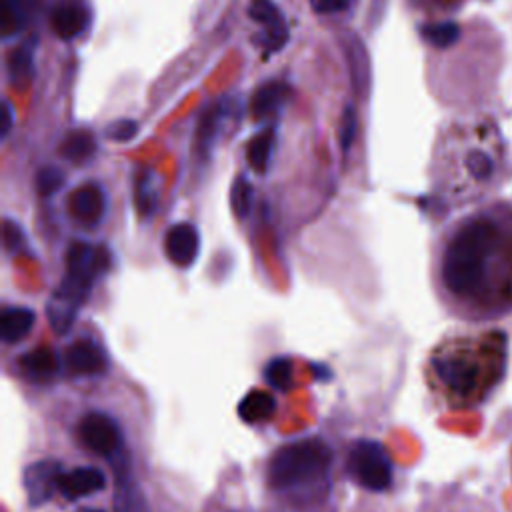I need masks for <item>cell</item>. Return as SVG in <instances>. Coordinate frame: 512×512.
I'll use <instances>...</instances> for the list:
<instances>
[{"label":"cell","mask_w":512,"mask_h":512,"mask_svg":"<svg viewBox=\"0 0 512 512\" xmlns=\"http://www.w3.org/2000/svg\"><path fill=\"white\" fill-rule=\"evenodd\" d=\"M512 280V216L480 212L464 220L442 254V282L460 298H476Z\"/></svg>","instance_id":"1"},{"label":"cell","mask_w":512,"mask_h":512,"mask_svg":"<svg viewBox=\"0 0 512 512\" xmlns=\"http://www.w3.org/2000/svg\"><path fill=\"white\" fill-rule=\"evenodd\" d=\"M108 268V252L88 244H72L66 256V274L46 304V314L58 334L74 324L80 306L86 302L94 280Z\"/></svg>","instance_id":"2"},{"label":"cell","mask_w":512,"mask_h":512,"mask_svg":"<svg viewBox=\"0 0 512 512\" xmlns=\"http://www.w3.org/2000/svg\"><path fill=\"white\" fill-rule=\"evenodd\" d=\"M332 462L328 444L320 438H302L284 444L270 460L268 484L274 490H298L326 478Z\"/></svg>","instance_id":"3"},{"label":"cell","mask_w":512,"mask_h":512,"mask_svg":"<svg viewBox=\"0 0 512 512\" xmlns=\"http://www.w3.org/2000/svg\"><path fill=\"white\" fill-rule=\"evenodd\" d=\"M502 342H504V336L496 332L486 338V346L482 354L472 348L448 350L434 360L436 374L446 384V388L452 390L454 394L470 396L478 390L480 380L486 374L484 366H488V352H492Z\"/></svg>","instance_id":"4"},{"label":"cell","mask_w":512,"mask_h":512,"mask_svg":"<svg viewBox=\"0 0 512 512\" xmlns=\"http://www.w3.org/2000/svg\"><path fill=\"white\" fill-rule=\"evenodd\" d=\"M348 470L366 490L382 492L392 482V462L380 442L360 440L350 448Z\"/></svg>","instance_id":"5"},{"label":"cell","mask_w":512,"mask_h":512,"mask_svg":"<svg viewBox=\"0 0 512 512\" xmlns=\"http://www.w3.org/2000/svg\"><path fill=\"white\" fill-rule=\"evenodd\" d=\"M80 440L100 456H114L122 446V434L116 420L102 412H90L80 420Z\"/></svg>","instance_id":"6"},{"label":"cell","mask_w":512,"mask_h":512,"mask_svg":"<svg viewBox=\"0 0 512 512\" xmlns=\"http://www.w3.org/2000/svg\"><path fill=\"white\" fill-rule=\"evenodd\" d=\"M64 366L72 376H98L106 372V352L90 338L72 342L64 352Z\"/></svg>","instance_id":"7"},{"label":"cell","mask_w":512,"mask_h":512,"mask_svg":"<svg viewBox=\"0 0 512 512\" xmlns=\"http://www.w3.org/2000/svg\"><path fill=\"white\" fill-rule=\"evenodd\" d=\"M62 468L56 460H40L26 468L24 472V488L28 494V502L32 506L46 504L54 490H58Z\"/></svg>","instance_id":"8"},{"label":"cell","mask_w":512,"mask_h":512,"mask_svg":"<svg viewBox=\"0 0 512 512\" xmlns=\"http://www.w3.org/2000/svg\"><path fill=\"white\" fill-rule=\"evenodd\" d=\"M198 248H200V238H198V230L192 224L180 222L170 226L164 240V250L170 262H174L176 266H190L198 256Z\"/></svg>","instance_id":"9"},{"label":"cell","mask_w":512,"mask_h":512,"mask_svg":"<svg viewBox=\"0 0 512 512\" xmlns=\"http://www.w3.org/2000/svg\"><path fill=\"white\" fill-rule=\"evenodd\" d=\"M106 478L102 470L94 466H84V468H74L70 472H62L58 480V492L68 498V500H78L82 496L94 494L104 490Z\"/></svg>","instance_id":"10"},{"label":"cell","mask_w":512,"mask_h":512,"mask_svg":"<svg viewBox=\"0 0 512 512\" xmlns=\"http://www.w3.org/2000/svg\"><path fill=\"white\" fill-rule=\"evenodd\" d=\"M106 202H104V192L98 184H84L80 188H76L70 196V210L74 214L76 220H80L82 224H96L100 222L102 214H104Z\"/></svg>","instance_id":"11"},{"label":"cell","mask_w":512,"mask_h":512,"mask_svg":"<svg viewBox=\"0 0 512 512\" xmlns=\"http://www.w3.org/2000/svg\"><path fill=\"white\" fill-rule=\"evenodd\" d=\"M52 30L62 40L76 38L88 24V10L76 2L58 4L50 14Z\"/></svg>","instance_id":"12"},{"label":"cell","mask_w":512,"mask_h":512,"mask_svg":"<svg viewBox=\"0 0 512 512\" xmlns=\"http://www.w3.org/2000/svg\"><path fill=\"white\" fill-rule=\"evenodd\" d=\"M116 512H150L148 502L134 482L128 464L116 466V494H114Z\"/></svg>","instance_id":"13"},{"label":"cell","mask_w":512,"mask_h":512,"mask_svg":"<svg viewBox=\"0 0 512 512\" xmlns=\"http://www.w3.org/2000/svg\"><path fill=\"white\" fill-rule=\"evenodd\" d=\"M34 312L24 306L4 308L0 318V334L4 342H18L22 340L34 326Z\"/></svg>","instance_id":"14"},{"label":"cell","mask_w":512,"mask_h":512,"mask_svg":"<svg viewBox=\"0 0 512 512\" xmlns=\"http://www.w3.org/2000/svg\"><path fill=\"white\" fill-rule=\"evenodd\" d=\"M286 100V84L282 82H266L262 84L252 98V112L256 118L274 116Z\"/></svg>","instance_id":"15"},{"label":"cell","mask_w":512,"mask_h":512,"mask_svg":"<svg viewBox=\"0 0 512 512\" xmlns=\"http://www.w3.org/2000/svg\"><path fill=\"white\" fill-rule=\"evenodd\" d=\"M34 76V44L26 42L8 56V78L12 86H26Z\"/></svg>","instance_id":"16"},{"label":"cell","mask_w":512,"mask_h":512,"mask_svg":"<svg viewBox=\"0 0 512 512\" xmlns=\"http://www.w3.org/2000/svg\"><path fill=\"white\" fill-rule=\"evenodd\" d=\"M274 408H276V402H274L272 394H268L264 390H252L250 394H246L240 400L238 414L246 422H260V420L270 418Z\"/></svg>","instance_id":"17"},{"label":"cell","mask_w":512,"mask_h":512,"mask_svg":"<svg viewBox=\"0 0 512 512\" xmlns=\"http://www.w3.org/2000/svg\"><path fill=\"white\" fill-rule=\"evenodd\" d=\"M20 366L24 368V372H28L32 378H50L58 372L60 368V360L56 356L54 350L50 348H38L34 352H28L26 356H22Z\"/></svg>","instance_id":"18"},{"label":"cell","mask_w":512,"mask_h":512,"mask_svg":"<svg viewBox=\"0 0 512 512\" xmlns=\"http://www.w3.org/2000/svg\"><path fill=\"white\" fill-rule=\"evenodd\" d=\"M220 110L218 108H206V112L200 116L198 128H196V138H194V150L198 158H206L212 142L216 138L218 132V124H220Z\"/></svg>","instance_id":"19"},{"label":"cell","mask_w":512,"mask_h":512,"mask_svg":"<svg viewBox=\"0 0 512 512\" xmlns=\"http://www.w3.org/2000/svg\"><path fill=\"white\" fill-rule=\"evenodd\" d=\"M60 152L70 162H84L94 154V138L88 130H74L62 142Z\"/></svg>","instance_id":"20"},{"label":"cell","mask_w":512,"mask_h":512,"mask_svg":"<svg viewBox=\"0 0 512 512\" xmlns=\"http://www.w3.org/2000/svg\"><path fill=\"white\" fill-rule=\"evenodd\" d=\"M274 148V132L272 130H264L258 136L252 138V142L248 144V164L256 170V172H264L268 162H270V154Z\"/></svg>","instance_id":"21"},{"label":"cell","mask_w":512,"mask_h":512,"mask_svg":"<svg viewBox=\"0 0 512 512\" xmlns=\"http://www.w3.org/2000/svg\"><path fill=\"white\" fill-rule=\"evenodd\" d=\"M460 36V28L456 22H438V24H426L422 28V38L436 46V48H448L452 46Z\"/></svg>","instance_id":"22"},{"label":"cell","mask_w":512,"mask_h":512,"mask_svg":"<svg viewBox=\"0 0 512 512\" xmlns=\"http://www.w3.org/2000/svg\"><path fill=\"white\" fill-rule=\"evenodd\" d=\"M266 382L276 390H288L292 382V360L286 356L272 358L264 370Z\"/></svg>","instance_id":"23"},{"label":"cell","mask_w":512,"mask_h":512,"mask_svg":"<svg viewBox=\"0 0 512 512\" xmlns=\"http://www.w3.org/2000/svg\"><path fill=\"white\" fill-rule=\"evenodd\" d=\"M248 14H250L252 20L260 22L264 26V30L286 24L280 10L276 8V4L272 0H252L250 8H248Z\"/></svg>","instance_id":"24"},{"label":"cell","mask_w":512,"mask_h":512,"mask_svg":"<svg viewBox=\"0 0 512 512\" xmlns=\"http://www.w3.org/2000/svg\"><path fill=\"white\" fill-rule=\"evenodd\" d=\"M136 206L142 216H150L156 210L154 176L150 172H142V178L136 184Z\"/></svg>","instance_id":"25"},{"label":"cell","mask_w":512,"mask_h":512,"mask_svg":"<svg viewBox=\"0 0 512 512\" xmlns=\"http://www.w3.org/2000/svg\"><path fill=\"white\" fill-rule=\"evenodd\" d=\"M230 200H232L234 214L238 218H246L248 212H250V206H252V186H250V182L244 176L234 180Z\"/></svg>","instance_id":"26"},{"label":"cell","mask_w":512,"mask_h":512,"mask_svg":"<svg viewBox=\"0 0 512 512\" xmlns=\"http://www.w3.org/2000/svg\"><path fill=\"white\" fill-rule=\"evenodd\" d=\"M356 130H358V118H356V110L352 104L346 106L344 114H342V120H340V132H338V142H340V148L346 152L354 138H356Z\"/></svg>","instance_id":"27"},{"label":"cell","mask_w":512,"mask_h":512,"mask_svg":"<svg viewBox=\"0 0 512 512\" xmlns=\"http://www.w3.org/2000/svg\"><path fill=\"white\" fill-rule=\"evenodd\" d=\"M62 184H64V174L54 166H46L36 174V188L42 196L54 194Z\"/></svg>","instance_id":"28"},{"label":"cell","mask_w":512,"mask_h":512,"mask_svg":"<svg viewBox=\"0 0 512 512\" xmlns=\"http://www.w3.org/2000/svg\"><path fill=\"white\" fill-rule=\"evenodd\" d=\"M138 132V124L130 118H120L116 120L114 124H110L106 128V136L110 140H116V142H126V140H132Z\"/></svg>","instance_id":"29"},{"label":"cell","mask_w":512,"mask_h":512,"mask_svg":"<svg viewBox=\"0 0 512 512\" xmlns=\"http://www.w3.org/2000/svg\"><path fill=\"white\" fill-rule=\"evenodd\" d=\"M350 2L352 0H310V6L316 14H334L348 8Z\"/></svg>","instance_id":"30"},{"label":"cell","mask_w":512,"mask_h":512,"mask_svg":"<svg viewBox=\"0 0 512 512\" xmlns=\"http://www.w3.org/2000/svg\"><path fill=\"white\" fill-rule=\"evenodd\" d=\"M4 242L8 250H20L24 244V236L16 224L10 220H4Z\"/></svg>","instance_id":"31"},{"label":"cell","mask_w":512,"mask_h":512,"mask_svg":"<svg viewBox=\"0 0 512 512\" xmlns=\"http://www.w3.org/2000/svg\"><path fill=\"white\" fill-rule=\"evenodd\" d=\"M12 118H14V114H12V106H10V102L6 100V102H4V106H2V136H6V134L10 132Z\"/></svg>","instance_id":"32"},{"label":"cell","mask_w":512,"mask_h":512,"mask_svg":"<svg viewBox=\"0 0 512 512\" xmlns=\"http://www.w3.org/2000/svg\"><path fill=\"white\" fill-rule=\"evenodd\" d=\"M78 512H106V510H96V508H82Z\"/></svg>","instance_id":"33"}]
</instances>
